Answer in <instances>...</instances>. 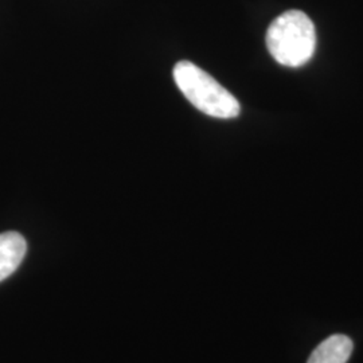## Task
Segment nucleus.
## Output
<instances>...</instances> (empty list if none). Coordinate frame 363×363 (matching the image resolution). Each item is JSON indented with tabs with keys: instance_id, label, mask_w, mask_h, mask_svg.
<instances>
[{
	"instance_id": "3",
	"label": "nucleus",
	"mask_w": 363,
	"mask_h": 363,
	"mask_svg": "<svg viewBox=\"0 0 363 363\" xmlns=\"http://www.w3.org/2000/svg\"><path fill=\"white\" fill-rule=\"evenodd\" d=\"M27 244L16 232L0 234V281L11 276L26 256Z\"/></svg>"
},
{
	"instance_id": "2",
	"label": "nucleus",
	"mask_w": 363,
	"mask_h": 363,
	"mask_svg": "<svg viewBox=\"0 0 363 363\" xmlns=\"http://www.w3.org/2000/svg\"><path fill=\"white\" fill-rule=\"evenodd\" d=\"M174 79L184 97L202 113L217 118L240 115L241 108L233 94L193 62H178L174 67Z\"/></svg>"
},
{
	"instance_id": "4",
	"label": "nucleus",
	"mask_w": 363,
	"mask_h": 363,
	"mask_svg": "<svg viewBox=\"0 0 363 363\" xmlns=\"http://www.w3.org/2000/svg\"><path fill=\"white\" fill-rule=\"evenodd\" d=\"M354 343L350 337L335 334L320 342L312 351L307 363H346L351 357Z\"/></svg>"
},
{
	"instance_id": "1",
	"label": "nucleus",
	"mask_w": 363,
	"mask_h": 363,
	"mask_svg": "<svg viewBox=\"0 0 363 363\" xmlns=\"http://www.w3.org/2000/svg\"><path fill=\"white\" fill-rule=\"evenodd\" d=\"M267 48L280 65H306L316 49V30L310 16L291 10L277 16L267 31Z\"/></svg>"
}]
</instances>
